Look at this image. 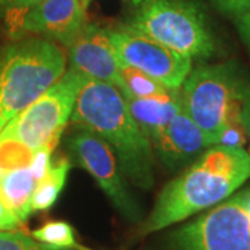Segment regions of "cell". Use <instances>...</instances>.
<instances>
[{
	"instance_id": "6da1fadb",
	"label": "cell",
	"mask_w": 250,
	"mask_h": 250,
	"mask_svg": "<svg viewBox=\"0 0 250 250\" xmlns=\"http://www.w3.org/2000/svg\"><path fill=\"white\" fill-rule=\"evenodd\" d=\"M250 178V154L243 147L210 146L160 192L141 233L156 232L211 208Z\"/></svg>"
},
{
	"instance_id": "7a4b0ae2",
	"label": "cell",
	"mask_w": 250,
	"mask_h": 250,
	"mask_svg": "<svg viewBox=\"0 0 250 250\" xmlns=\"http://www.w3.org/2000/svg\"><path fill=\"white\" fill-rule=\"evenodd\" d=\"M75 126L96 135L116 156L120 170L142 189L154 185V150L120 89L85 77L71 114Z\"/></svg>"
},
{
	"instance_id": "3957f363",
	"label": "cell",
	"mask_w": 250,
	"mask_h": 250,
	"mask_svg": "<svg viewBox=\"0 0 250 250\" xmlns=\"http://www.w3.org/2000/svg\"><path fill=\"white\" fill-rule=\"evenodd\" d=\"M182 107L211 146L235 124L250 128V83L232 64H205L189 72L181 86Z\"/></svg>"
},
{
	"instance_id": "277c9868",
	"label": "cell",
	"mask_w": 250,
	"mask_h": 250,
	"mask_svg": "<svg viewBox=\"0 0 250 250\" xmlns=\"http://www.w3.org/2000/svg\"><path fill=\"white\" fill-rule=\"evenodd\" d=\"M62 45L41 36H24L0 54V131L43 95L67 71Z\"/></svg>"
},
{
	"instance_id": "5b68a950",
	"label": "cell",
	"mask_w": 250,
	"mask_h": 250,
	"mask_svg": "<svg viewBox=\"0 0 250 250\" xmlns=\"http://www.w3.org/2000/svg\"><path fill=\"white\" fill-rule=\"evenodd\" d=\"M189 59L205 60L215 42L205 11L193 0H125L124 24Z\"/></svg>"
},
{
	"instance_id": "8992f818",
	"label": "cell",
	"mask_w": 250,
	"mask_h": 250,
	"mask_svg": "<svg viewBox=\"0 0 250 250\" xmlns=\"http://www.w3.org/2000/svg\"><path fill=\"white\" fill-rule=\"evenodd\" d=\"M85 75L70 68L43 95L22 110L0 131V142H18L32 152L56 147L70 121Z\"/></svg>"
},
{
	"instance_id": "52a82bcc",
	"label": "cell",
	"mask_w": 250,
	"mask_h": 250,
	"mask_svg": "<svg viewBox=\"0 0 250 250\" xmlns=\"http://www.w3.org/2000/svg\"><path fill=\"white\" fill-rule=\"evenodd\" d=\"M172 239L177 250H250V188L179 228Z\"/></svg>"
},
{
	"instance_id": "ba28073f",
	"label": "cell",
	"mask_w": 250,
	"mask_h": 250,
	"mask_svg": "<svg viewBox=\"0 0 250 250\" xmlns=\"http://www.w3.org/2000/svg\"><path fill=\"white\" fill-rule=\"evenodd\" d=\"M108 35L121 64L141 70L168 89H181L192 71V59L152 38L124 27L108 29Z\"/></svg>"
},
{
	"instance_id": "9c48e42d",
	"label": "cell",
	"mask_w": 250,
	"mask_h": 250,
	"mask_svg": "<svg viewBox=\"0 0 250 250\" xmlns=\"http://www.w3.org/2000/svg\"><path fill=\"white\" fill-rule=\"evenodd\" d=\"M67 145L80 166L98 182L117 210L131 223L142 220V208L125 187L120 166L113 150L96 135L77 126Z\"/></svg>"
},
{
	"instance_id": "30bf717a",
	"label": "cell",
	"mask_w": 250,
	"mask_h": 250,
	"mask_svg": "<svg viewBox=\"0 0 250 250\" xmlns=\"http://www.w3.org/2000/svg\"><path fill=\"white\" fill-rule=\"evenodd\" d=\"M67 49L71 68L92 80L121 86L120 60L108 35L107 28L86 24Z\"/></svg>"
},
{
	"instance_id": "8fae6325",
	"label": "cell",
	"mask_w": 250,
	"mask_h": 250,
	"mask_svg": "<svg viewBox=\"0 0 250 250\" xmlns=\"http://www.w3.org/2000/svg\"><path fill=\"white\" fill-rule=\"evenodd\" d=\"M85 25L86 14L81 0H43L25 16L18 39L41 36L67 47Z\"/></svg>"
},
{
	"instance_id": "7c38bea8",
	"label": "cell",
	"mask_w": 250,
	"mask_h": 250,
	"mask_svg": "<svg viewBox=\"0 0 250 250\" xmlns=\"http://www.w3.org/2000/svg\"><path fill=\"white\" fill-rule=\"evenodd\" d=\"M154 156L164 167L175 170L211 146L196 123L182 110L152 142Z\"/></svg>"
},
{
	"instance_id": "4fadbf2b",
	"label": "cell",
	"mask_w": 250,
	"mask_h": 250,
	"mask_svg": "<svg viewBox=\"0 0 250 250\" xmlns=\"http://www.w3.org/2000/svg\"><path fill=\"white\" fill-rule=\"evenodd\" d=\"M123 96L135 121L150 143L166 129L171 120L184 110L179 89L164 98H135L126 93H123Z\"/></svg>"
},
{
	"instance_id": "5bb4252c",
	"label": "cell",
	"mask_w": 250,
	"mask_h": 250,
	"mask_svg": "<svg viewBox=\"0 0 250 250\" xmlns=\"http://www.w3.org/2000/svg\"><path fill=\"white\" fill-rule=\"evenodd\" d=\"M38 182L29 166L4 171L0 178V199L22 224L32 214L29 205Z\"/></svg>"
},
{
	"instance_id": "9a60e30c",
	"label": "cell",
	"mask_w": 250,
	"mask_h": 250,
	"mask_svg": "<svg viewBox=\"0 0 250 250\" xmlns=\"http://www.w3.org/2000/svg\"><path fill=\"white\" fill-rule=\"evenodd\" d=\"M70 168H71V163L67 157H62L54 166H52L45 178L38 182L32 193L31 205H29L31 213L49 210L56 203L57 197L65 185Z\"/></svg>"
},
{
	"instance_id": "2e32d148",
	"label": "cell",
	"mask_w": 250,
	"mask_h": 250,
	"mask_svg": "<svg viewBox=\"0 0 250 250\" xmlns=\"http://www.w3.org/2000/svg\"><path fill=\"white\" fill-rule=\"evenodd\" d=\"M120 92L132 95L135 98H164L171 95L174 90H178L168 89L166 85H163L150 75L125 64H120Z\"/></svg>"
},
{
	"instance_id": "e0dca14e",
	"label": "cell",
	"mask_w": 250,
	"mask_h": 250,
	"mask_svg": "<svg viewBox=\"0 0 250 250\" xmlns=\"http://www.w3.org/2000/svg\"><path fill=\"white\" fill-rule=\"evenodd\" d=\"M36 242L57 250H90L78 243L74 228L65 221H49L31 235Z\"/></svg>"
},
{
	"instance_id": "ac0fdd59",
	"label": "cell",
	"mask_w": 250,
	"mask_h": 250,
	"mask_svg": "<svg viewBox=\"0 0 250 250\" xmlns=\"http://www.w3.org/2000/svg\"><path fill=\"white\" fill-rule=\"evenodd\" d=\"M42 1L43 0H0V18L3 20L10 36L18 39L25 16Z\"/></svg>"
},
{
	"instance_id": "d6986e66",
	"label": "cell",
	"mask_w": 250,
	"mask_h": 250,
	"mask_svg": "<svg viewBox=\"0 0 250 250\" xmlns=\"http://www.w3.org/2000/svg\"><path fill=\"white\" fill-rule=\"evenodd\" d=\"M0 250H45L25 231H0Z\"/></svg>"
},
{
	"instance_id": "ffe728a7",
	"label": "cell",
	"mask_w": 250,
	"mask_h": 250,
	"mask_svg": "<svg viewBox=\"0 0 250 250\" xmlns=\"http://www.w3.org/2000/svg\"><path fill=\"white\" fill-rule=\"evenodd\" d=\"M53 147L50 146H45L38 149L34 152L32 160L29 163V170L32 171V174L35 175L38 181L43 179L47 175V172L52 168V153H53Z\"/></svg>"
},
{
	"instance_id": "44dd1931",
	"label": "cell",
	"mask_w": 250,
	"mask_h": 250,
	"mask_svg": "<svg viewBox=\"0 0 250 250\" xmlns=\"http://www.w3.org/2000/svg\"><path fill=\"white\" fill-rule=\"evenodd\" d=\"M249 131L250 128L246 126V125H231L221 134L217 145L231 146V147H243L245 149L248 139H249Z\"/></svg>"
},
{
	"instance_id": "7402d4cb",
	"label": "cell",
	"mask_w": 250,
	"mask_h": 250,
	"mask_svg": "<svg viewBox=\"0 0 250 250\" xmlns=\"http://www.w3.org/2000/svg\"><path fill=\"white\" fill-rule=\"evenodd\" d=\"M214 6L228 17L238 18L249 13L250 0H211Z\"/></svg>"
},
{
	"instance_id": "603a6c76",
	"label": "cell",
	"mask_w": 250,
	"mask_h": 250,
	"mask_svg": "<svg viewBox=\"0 0 250 250\" xmlns=\"http://www.w3.org/2000/svg\"><path fill=\"white\" fill-rule=\"evenodd\" d=\"M24 231V224L0 199V231Z\"/></svg>"
},
{
	"instance_id": "cb8c5ba5",
	"label": "cell",
	"mask_w": 250,
	"mask_h": 250,
	"mask_svg": "<svg viewBox=\"0 0 250 250\" xmlns=\"http://www.w3.org/2000/svg\"><path fill=\"white\" fill-rule=\"evenodd\" d=\"M235 24H236L238 32L241 35L243 43L246 45L250 52V11L241 17L235 18Z\"/></svg>"
},
{
	"instance_id": "d4e9b609",
	"label": "cell",
	"mask_w": 250,
	"mask_h": 250,
	"mask_svg": "<svg viewBox=\"0 0 250 250\" xmlns=\"http://www.w3.org/2000/svg\"><path fill=\"white\" fill-rule=\"evenodd\" d=\"M81 1H82V4H83V7L86 9V7H88V4H89L90 1H93V0H81Z\"/></svg>"
},
{
	"instance_id": "484cf974",
	"label": "cell",
	"mask_w": 250,
	"mask_h": 250,
	"mask_svg": "<svg viewBox=\"0 0 250 250\" xmlns=\"http://www.w3.org/2000/svg\"><path fill=\"white\" fill-rule=\"evenodd\" d=\"M3 172H4V168H3V167L0 166V178H1V175H3Z\"/></svg>"
},
{
	"instance_id": "4316f807",
	"label": "cell",
	"mask_w": 250,
	"mask_h": 250,
	"mask_svg": "<svg viewBox=\"0 0 250 250\" xmlns=\"http://www.w3.org/2000/svg\"><path fill=\"white\" fill-rule=\"evenodd\" d=\"M248 143H249V150H248V152H249L250 154V131H249V139H248Z\"/></svg>"
},
{
	"instance_id": "83f0119b",
	"label": "cell",
	"mask_w": 250,
	"mask_h": 250,
	"mask_svg": "<svg viewBox=\"0 0 250 250\" xmlns=\"http://www.w3.org/2000/svg\"><path fill=\"white\" fill-rule=\"evenodd\" d=\"M43 248H45V250H57V249H52V248H47V246H45V245H43Z\"/></svg>"
}]
</instances>
